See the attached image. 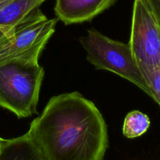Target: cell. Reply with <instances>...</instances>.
I'll list each match as a JSON object with an SVG mask.
<instances>
[{"mask_svg": "<svg viewBox=\"0 0 160 160\" xmlns=\"http://www.w3.org/2000/svg\"><path fill=\"white\" fill-rule=\"evenodd\" d=\"M80 42L87 52V59L98 70H106L133 83L151 97L143 75L134 59L129 43L106 37L95 29H89Z\"/></svg>", "mask_w": 160, "mask_h": 160, "instance_id": "obj_3", "label": "cell"}, {"mask_svg": "<svg viewBox=\"0 0 160 160\" xmlns=\"http://www.w3.org/2000/svg\"><path fill=\"white\" fill-rule=\"evenodd\" d=\"M45 0H12L0 9V27L13 28L24 21Z\"/></svg>", "mask_w": 160, "mask_h": 160, "instance_id": "obj_8", "label": "cell"}, {"mask_svg": "<svg viewBox=\"0 0 160 160\" xmlns=\"http://www.w3.org/2000/svg\"><path fill=\"white\" fill-rule=\"evenodd\" d=\"M116 0H56L55 12L64 24L90 21L114 4Z\"/></svg>", "mask_w": 160, "mask_h": 160, "instance_id": "obj_6", "label": "cell"}, {"mask_svg": "<svg viewBox=\"0 0 160 160\" xmlns=\"http://www.w3.org/2000/svg\"><path fill=\"white\" fill-rule=\"evenodd\" d=\"M0 160H45L42 152L27 132L12 139H2L0 145Z\"/></svg>", "mask_w": 160, "mask_h": 160, "instance_id": "obj_7", "label": "cell"}, {"mask_svg": "<svg viewBox=\"0 0 160 160\" xmlns=\"http://www.w3.org/2000/svg\"><path fill=\"white\" fill-rule=\"evenodd\" d=\"M44 46L0 62V106L18 118L37 112L39 92L43 81V67L38 58Z\"/></svg>", "mask_w": 160, "mask_h": 160, "instance_id": "obj_2", "label": "cell"}, {"mask_svg": "<svg viewBox=\"0 0 160 160\" xmlns=\"http://www.w3.org/2000/svg\"><path fill=\"white\" fill-rule=\"evenodd\" d=\"M58 19L48 20L38 8L34 9L17 31L0 45V62L45 47L55 32Z\"/></svg>", "mask_w": 160, "mask_h": 160, "instance_id": "obj_5", "label": "cell"}, {"mask_svg": "<svg viewBox=\"0 0 160 160\" xmlns=\"http://www.w3.org/2000/svg\"><path fill=\"white\" fill-rule=\"evenodd\" d=\"M128 43L142 73L160 66V25L144 0L134 2Z\"/></svg>", "mask_w": 160, "mask_h": 160, "instance_id": "obj_4", "label": "cell"}, {"mask_svg": "<svg viewBox=\"0 0 160 160\" xmlns=\"http://www.w3.org/2000/svg\"><path fill=\"white\" fill-rule=\"evenodd\" d=\"M150 124V119L146 114L139 110H133L125 117L123 134L128 138H138L148 131Z\"/></svg>", "mask_w": 160, "mask_h": 160, "instance_id": "obj_9", "label": "cell"}, {"mask_svg": "<svg viewBox=\"0 0 160 160\" xmlns=\"http://www.w3.org/2000/svg\"><path fill=\"white\" fill-rule=\"evenodd\" d=\"M1 141H2V138H0V145H1Z\"/></svg>", "mask_w": 160, "mask_h": 160, "instance_id": "obj_13", "label": "cell"}, {"mask_svg": "<svg viewBox=\"0 0 160 160\" xmlns=\"http://www.w3.org/2000/svg\"><path fill=\"white\" fill-rule=\"evenodd\" d=\"M10 1H12V0H0V9H2L6 4H8Z\"/></svg>", "mask_w": 160, "mask_h": 160, "instance_id": "obj_12", "label": "cell"}, {"mask_svg": "<svg viewBox=\"0 0 160 160\" xmlns=\"http://www.w3.org/2000/svg\"><path fill=\"white\" fill-rule=\"evenodd\" d=\"M28 132L45 160H103L109 145L102 115L78 92L50 98Z\"/></svg>", "mask_w": 160, "mask_h": 160, "instance_id": "obj_1", "label": "cell"}, {"mask_svg": "<svg viewBox=\"0 0 160 160\" xmlns=\"http://www.w3.org/2000/svg\"><path fill=\"white\" fill-rule=\"evenodd\" d=\"M160 25V0H144Z\"/></svg>", "mask_w": 160, "mask_h": 160, "instance_id": "obj_11", "label": "cell"}, {"mask_svg": "<svg viewBox=\"0 0 160 160\" xmlns=\"http://www.w3.org/2000/svg\"><path fill=\"white\" fill-rule=\"evenodd\" d=\"M142 73L150 91L151 98L160 107V66Z\"/></svg>", "mask_w": 160, "mask_h": 160, "instance_id": "obj_10", "label": "cell"}]
</instances>
